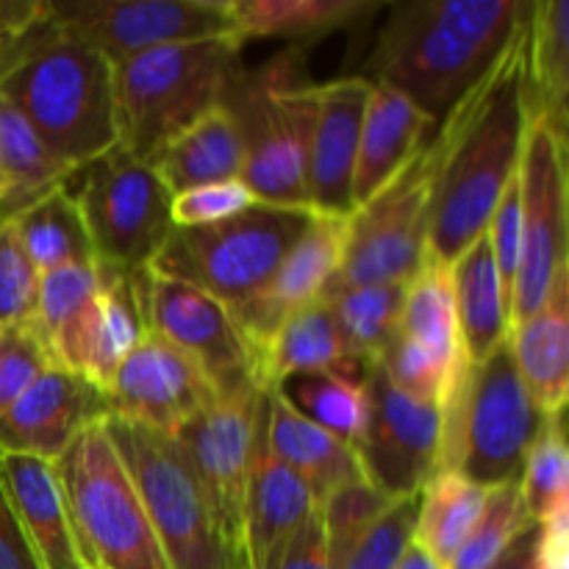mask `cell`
I'll use <instances>...</instances> for the list:
<instances>
[{
	"instance_id": "36",
	"label": "cell",
	"mask_w": 569,
	"mask_h": 569,
	"mask_svg": "<svg viewBox=\"0 0 569 569\" xmlns=\"http://www.w3.org/2000/svg\"><path fill=\"white\" fill-rule=\"evenodd\" d=\"M489 489L467 481L456 470H439L420 492L415 542L422 545L442 567L450 565L456 550L476 528Z\"/></svg>"
},
{
	"instance_id": "8",
	"label": "cell",
	"mask_w": 569,
	"mask_h": 569,
	"mask_svg": "<svg viewBox=\"0 0 569 569\" xmlns=\"http://www.w3.org/2000/svg\"><path fill=\"white\" fill-rule=\"evenodd\" d=\"M106 431L142 498L170 569H248L222 539L209 498L181 445L120 417H106Z\"/></svg>"
},
{
	"instance_id": "45",
	"label": "cell",
	"mask_w": 569,
	"mask_h": 569,
	"mask_svg": "<svg viewBox=\"0 0 569 569\" xmlns=\"http://www.w3.org/2000/svg\"><path fill=\"white\" fill-rule=\"evenodd\" d=\"M256 203V194L244 187L242 178L231 181L206 183V187L187 189L172 198V226L200 228L214 222L231 220Z\"/></svg>"
},
{
	"instance_id": "30",
	"label": "cell",
	"mask_w": 569,
	"mask_h": 569,
	"mask_svg": "<svg viewBox=\"0 0 569 569\" xmlns=\"http://www.w3.org/2000/svg\"><path fill=\"white\" fill-rule=\"evenodd\" d=\"M150 164L156 167L172 198L206 183L242 178L244 150L237 122L231 120L226 106H217L187 131L170 139Z\"/></svg>"
},
{
	"instance_id": "41",
	"label": "cell",
	"mask_w": 569,
	"mask_h": 569,
	"mask_svg": "<svg viewBox=\"0 0 569 569\" xmlns=\"http://www.w3.org/2000/svg\"><path fill=\"white\" fill-rule=\"evenodd\" d=\"M100 283H103V267L100 264H67L42 272L28 322L37 328L44 342H50V337L87 306V300L98 292Z\"/></svg>"
},
{
	"instance_id": "28",
	"label": "cell",
	"mask_w": 569,
	"mask_h": 569,
	"mask_svg": "<svg viewBox=\"0 0 569 569\" xmlns=\"http://www.w3.org/2000/svg\"><path fill=\"white\" fill-rule=\"evenodd\" d=\"M322 370L359 376L367 370L348 356L326 298L289 315L256 359V376L264 389H278L289 378Z\"/></svg>"
},
{
	"instance_id": "38",
	"label": "cell",
	"mask_w": 569,
	"mask_h": 569,
	"mask_svg": "<svg viewBox=\"0 0 569 569\" xmlns=\"http://www.w3.org/2000/svg\"><path fill=\"white\" fill-rule=\"evenodd\" d=\"M520 495L533 522L548 520L569 506V456L565 437V415L545 417L528 448L520 476Z\"/></svg>"
},
{
	"instance_id": "27",
	"label": "cell",
	"mask_w": 569,
	"mask_h": 569,
	"mask_svg": "<svg viewBox=\"0 0 569 569\" xmlns=\"http://www.w3.org/2000/svg\"><path fill=\"white\" fill-rule=\"evenodd\" d=\"M450 278H453L461 348L472 370L487 361L500 345L509 342L511 333V300L500 283L487 233H481L450 264Z\"/></svg>"
},
{
	"instance_id": "44",
	"label": "cell",
	"mask_w": 569,
	"mask_h": 569,
	"mask_svg": "<svg viewBox=\"0 0 569 569\" xmlns=\"http://www.w3.org/2000/svg\"><path fill=\"white\" fill-rule=\"evenodd\" d=\"M39 272L28 259L14 222L0 217V328L31 320Z\"/></svg>"
},
{
	"instance_id": "10",
	"label": "cell",
	"mask_w": 569,
	"mask_h": 569,
	"mask_svg": "<svg viewBox=\"0 0 569 569\" xmlns=\"http://www.w3.org/2000/svg\"><path fill=\"white\" fill-rule=\"evenodd\" d=\"M445 161L439 122L403 170L348 217L342 264L328 292L348 287L406 283L428 253L433 192ZM326 298V295H322Z\"/></svg>"
},
{
	"instance_id": "52",
	"label": "cell",
	"mask_w": 569,
	"mask_h": 569,
	"mask_svg": "<svg viewBox=\"0 0 569 569\" xmlns=\"http://www.w3.org/2000/svg\"><path fill=\"white\" fill-rule=\"evenodd\" d=\"M395 569H445V567L439 565V561L433 559V556L428 553L422 545L411 542V548L406 550L403 559L398 561V567H395Z\"/></svg>"
},
{
	"instance_id": "19",
	"label": "cell",
	"mask_w": 569,
	"mask_h": 569,
	"mask_svg": "<svg viewBox=\"0 0 569 569\" xmlns=\"http://www.w3.org/2000/svg\"><path fill=\"white\" fill-rule=\"evenodd\" d=\"M142 303L137 272H117L103 267V283L76 317L50 337L53 365L76 372L106 395L111 378L126 356L144 337Z\"/></svg>"
},
{
	"instance_id": "51",
	"label": "cell",
	"mask_w": 569,
	"mask_h": 569,
	"mask_svg": "<svg viewBox=\"0 0 569 569\" xmlns=\"http://www.w3.org/2000/svg\"><path fill=\"white\" fill-rule=\"evenodd\" d=\"M533 539H537V522L526 528L489 569H533Z\"/></svg>"
},
{
	"instance_id": "34",
	"label": "cell",
	"mask_w": 569,
	"mask_h": 569,
	"mask_svg": "<svg viewBox=\"0 0 569 569\" xmlns=\"http://www.w3.org/2000/svg\"><path fill=\"white\" fill-rule=\"evenodd\" d=\"M9 220L39 276L67 264H98L78 200L67 187L53 189Z\"/></svg>"
},
{
	"instance_id": "7",
	"label": "cell",
	"mask_w": 569,
	"mask_h": 569,
	"mask_svg": "<svg viewBox=\"0 0 569 569\" xmlns=\"http://www.w3.org/2000/svg\"><path fill=\"white\" fill-rule=\"evenodd\" d=\"M311 220L315 211L300 206L256 200L231 220L172 228L164 248L150 261V270L198 287L231 311L264 287Z\"/></svg>"
},
{
	"instance_id": "18",
	"label": "cell",
	"mask_w": 569,
	"mask_h": 569,
	"mask_svg": "<svg viewBox=\"0 0 569 569\" xmlns=\"http://www.w3.org/2000/svg\"><path fill=\"white\" fill-rule=\"evenodd\" d=\"M345 239H348V217L315 214L303 237L283 256L264 287L242 306L231 309L233 322L253 359H259L272 333L289 315L317 303L328 292L342 264Z\"/></svg>"
},
{
	"instance_id": "25",
	"label": "cell",
	"mask_w": 569,
	"mask_h": 569,
	"mask_svg": "<svg viewBox=\"0 0 569 569\" xmlns=\"http://www.w3.org/2000/svg\"><path fill=\"white\" fill-rule=\"evenodd\" d=\"M264 439L272 456H278L289 470L303 478L317 506L348 483L367 481L359 453L300 415L281 389H267Z\"/></svg>"
},
{
	"instance_id": "46",
	"label": "cell",
	"mask_w": 569,
	"mask_h": 569,
	"mask_svg": "<svg viewBox=\"0 0 569 569\" xmlns=\"http://www.w3.org/2000/svg\"><path fill=\"white\" fill-rule=\"evenodd\" d=\"M489 250H492L495 267H498L500 283H503V292L509 295L515 289V276L517 267H520V181H515L506 187L503 198L498 200L492 211V220H489L487 228Z\"/></svg>"
},
{
	"instance_id": "2",
	"label": "cell",
	"mask_w": 569,
	"mask_h": 569,
	"mask_svg": "<svg viewBox=\"0 0 569 569\" xmlns=\"http://www.w3.org/2000/svg\"><path fill=\"white\" fill-rule=\"evenodd\" d=\"M526 11L528 0H400L378 28L361 78L439 122L492 70Z\"/></svg>"
},
{
	"instance_id": "13",
	"label": "cell",
	"mask_w": 569,
	"mask_h": 569,
	"mask_svg": "<svg viewBox=\"0 0 569 569\" xmlns=\"http://www.w3.org/2000/svg\"><path fill=\"white\" fill-rule=\"evenodd\" d=\"M48 22L111 64L167 44L237 37L228 0H48Z\"/></svg>"
},
{
	"instance_id": "29",
	"label": "cell",
	"mask_w": 569,
	"mask_h": 569,
	"mask_svg": "<svg viewBox=\"0 0 569 569\" xmlns=\"http://www.w3.org/2000/svg\"><path fill=\"white\" fill-rule=\"evenodd\" d=\"M569 94V3L531 0L526 20V111L528 122L567 131Z\"/></svg>"
},
{
	"instance_id": "33",
	"label": "cell",
	"mask_w": 569,
	"mask_h": 569,
	"mask_svg": "<svg viewBox=\"0 0 569 569\" xmlns=\"http://www.w3.org/2000/svg\"><path fill=\"white\" fill-rule=\"evenodd\" d=\"M72 176L76 170L44 144L26 114L0 98V178L6 183L0 217L20 214L53 189L67 187Z\"/></svg>"
},
{
	"instance_id": "16",
	"label": "cell",
	"mask_w": 569,
	"mask_h": 569,
	"mask_svg": "<svg viewBox=\"0 0 569 569\" xmlns=\"http://www.w3.org/2000/svg\"><path fill=\"white\" fill-rule=\"evenodd\" d=\"M137 289L144 328L192 356L217 392L259 383L253 353L220 300L176 278L156 276L150 267L137 272Z\"/></svg>"
},
{
	"instance_id": "48",
	"label": "cell",
	"mask_w": 569,
	"mask_h": 569,
	"mask_svg": "<svg viewBox=\"0 0 569 569\" xmlns=\"http://www.w3.org/2000/svg\"><path fill=\"white\" fill-rule=\"evenodd\" d=\"M533 569H569V506L537 522Z\"/></svg>"
},
{
	"instance_id": "50",
	"label": "cell",
	"mask_w": 569,
	"mask_h": 569,
	"mask_svg": "<svg viewBox=\"0 0 569 569\" xmlns=\"http://www.w3.org/2000/svg\"><path fill=\"white\" fill-rule=\"evenodd\" d=\"M48 11V0H0V61L20 33L37 26Z\"/></svg>"
},
{
	"instance_id": "9",
	"label": "cell",
	"mask_w": 569,
	"mask_h": 569,
	"mask_svg": "<svg viewBox=\"0 0 569 569\" xmlns=\"http://www.w3.org/2000/svg\"><path fill=\"white\" fill-rule=\"evenodd\" d=\"M545 415L528 395L509 342L472 367L445 420L439 470H456L483 489L520 483L528 448Z\"/></svg>"
},
{
	"instance_id": "42",
	"label": "cell",
	"mask_w": 569,
	"mask_h": 569,
	"mask_svg": "<svg viewBox=\"0 0 569 569\" xmlns=\"http://www.w3.org/2000/svg\"><path fill=\"white\" fill-rule=\"evenodd\" d=\"M420 495L398 498L361 533L359 542L345 556L342 569H395L415 542Z\"/></svg>"
},
{
	"instance_id": "11",
	"label": "cell",
	"mask_w": 569,
	"mask_h": 569,
	"mask_svg": "<svg viewBox=\"0 0 569 569\" xmlns=\"http://www.w3.org/2000/svg\"><path fill=\"white\" fill-rule=\"evenodd\" d=\"M76 200L106 270L139 272L150 267L172 233V194L150 161L133 159L117 144L83 170Z\"/></svg>"
},
{
	"instance_id": "40",
	"label": "cell",
	"mask_w": 569,
	"mask_h": 569,
	"mask_svg": "<svg viewBox=\"0 0 569 569\" xmlns=\"http://www.w3.org/2000/svg\"><path fill=\"white\" fill-rule=\"evenodd\" d=\"M389 503H392L389 495L372 487L370 481H359L337 489L317 506L322 528H326V542L328 550H331L333 567L342 569L345 556L359 542L361 533L389 509Z\"/></svg>"
},
{
	"instance_id": "22",
	"label": "cell",
	"mask_w": 569,
	"mask_h": 569,
	"mask_svg": "<svg viewBox=\"0 0 569 569\" xmlns=\"http://www.w3.org/2000/svg\"><path fill=\"white\" fill-rule=\"evenodd\" d=\"M0 487L42 569H89L50 461L0 453Z\"/></svg>"
},
{
	"instance_id": "6",
	"label": "cell",
	"mask_w": 569,
	"mask_h": 569,
	"mask_svg": "<svg viewBox=\"0 0 569 569\" xmlns=\"http://www.w3.org/2000/svg\"><path fill=\"white\" fill-rule=\"evenodd\" d=\"M103 420L89 422L53 461L83 561L89 569H170Z\"/></svg>"
},
{
	"instance_id": "43",
	"label": "cell",
	"mask_w": 569,
	"mask_h": 569,
	"mask_svg": "<svg viewBox=\"0 0 569 569\" xmlns=\"http://www.w3.org/2000/svg\"><path fill=\"white\" fill-rule=\"evenodd\" d=\"M48 367H53V356L31 322L0 328V417Z\"/></svg>"
},
{
	"instance_id": "31",
	"label": "cell",
	"mask_w": 569,
	"mask_h": 569,
	"mask_svg": "<svg viewBox=\"0 0 569 569\" xmlns=\"http://www.w3.org/2000/svg\"><path fill=\"white\" fill-rule=\"evenodd\" d=\"M400 333L431 350L459 381H467L470 365L461 348L453 278L450 264L439 261L437 256L426 253L420 270L406 281Z\"/></svg>"
},
{
	"instance_id": "35",
	"label": "cell",
	"mask_w": 569,
	"mask_h": 569,
	"mask_svg": "<svg viewBox=\"0 0 569 569\" xmlns=\"http://www.w3.org/2000/svg\"><path fill=\"white\" fill-rule=\"evenodd\" d=\"M278 389L287 395V400L300 415L359 450L367 422H370V395H367L365 372L361 376L339 370L306 372V376L289 378Z\"/></svg>"
},
{
	"instance_id": "23",
	"label": "cell",
	"mask_w": 569,
	"mask_h": 569,
	"mask_svg": "<svg viewBox=\"0 0 569 569\" xmlns=\"http://www.w3.org/2000/svg\"><path fill=\"white\" fill-rule=\"evenodd\" d=\"M267 420V411H264ZM317 511V500L298 472L289 470L267 448L264 422L250 465L248 492H244V559L248 569H261L272 553Z\"/></svg>"
},
{
	"instance_id": "32",
	"label": "cell",
	"mask_w": 569,
	"mask_h": 569,
	"mask_svg": "<svg viewBox=\"0 0 569 569\" xmlns=\"http://www.w3.org/2000/svg\"><path fill=\"white\" fill-rule=\"evenodd\" d=\"M231 26L242 42L281 37L298 44L350 28L378 9L376 0H228Z\"/></svg>"
},
{
	"instance_id": "21",
	"label": "cell",
	"mask_w": 569,
	"mask_h": 569,
	"mask_svg": "<svg viewBox=\"0 0 569 569\" xmlns=\"http://www.w3.org/2000/svg\"><path fill=\"white\" fill-rule=\"evenodd\" d=\"M372 83L361 76L320 83L306 167V206L322 217L353 214V172Z\"/></svg>"
},
{
	"instance_id": "24",
	"label": "cell",
	"mask_w": 569,
	"mask_h": 569,
	"mask_svg": "<svg viewBox=\"0 0 569 569\" xmlns=\"http://www.w3.org/2000/svg\"><path fill=\"white\" fill-rule=\"evenodd\" d=\"M433 128L437 120L428 117L420 106L395 89L372 83L361 120L359 153H356L353 211L376 198L403 170L406 161L420 150Z\"/></svg>"
},
{
	"instance_id": "5",
	"label": "cell",
	"mask_w": 569,
	"mask_h": 569,
	"mask_svg": "<svg viewBox=\"0 0 569 569\" xmlns=\"http://www.w3.org/2000/svg\"><path fill=\"white\" fill-rule=\"evenodd\" d=\"M317 98L320 83L306 76L295 44L256 70L239 67L233 76L222 106L242 137V181L256 200L309 209L306 167Z\"/></svg>"
},
{
	"instance_id": "14",
	"label": "cell",
	"mask_w": 569,
	"mask_h": 569,
	"mask_svg": "<svg viewBox=\"0 0 569 569\" xmlns=\"http://www.w3.org/2000/svg\"><path fill=\"white\" fill-rule=\"evenodd\" d=\"M264 411L267 389L259 383H244L228 392H217L214 403L200 411L176 437L209 498L222 539L242 559L244 492H248L250 465L259 445Z\"/></svg>"
},
{
	"instance_id": "1",
	"label": "cell",
	"mask_w": 569,
	"mask_h": 569,
	"mask_svg": "<svg viewBox=\"0 0 569 569\" xmlns=\"http://www.w3.org/2000/svg\"><path fill=\"white\" fill-rule=\"evenodd\" d=\"M526 20L492 70L439 120L445 161L433 192L428 253L445 264L487 233L495 206L520 170L528 131Z\"/></svg>"
},
{
	"instance_id": "26",
	"label": "cell",
	"mask_w": 569,
	"mask_h": 569,
	"mask_svg": "<svg viewBox=\"0 0 569 569\" xmlns=\"http://www.w3.org/2000/svg\"><path fill=\"white\" fill-rule=\"evenodd\" d=\"M509 348L528 395L545 417L565 415L569 395V264L545 303L511 328Z\"/></svg>"
},
{
	"instance_id": "12",
	"label": "cell",
	"mask_w": 569,
	"mask_h": 569,
	"mask_svg": "<svg viewBox=\"0 0 569 569\" xmlns=\"http://www.w3.org/2000/svg\"><path fill=\"white\" fill-rule=\"evenodd\" d=\"M520 267L511 289V328L533 315L567 267V131L528 122L520 170Z\"/></svg>"
},
{
	"instance_id": "17",
	"label": "cell",
	"mask_w": 569,
	"mask_h": 569,
	"mask_svg": "<svg viewBox=\"0 0 569 569\" xmlns=\"http://www.w3.org/2000/svg\"><path fill=\"white\" fill-rule=\"evenodd\" d=\"M214 398L217 387L203 367L153 331H144L106 389L111 417L172 439Z\"/></svg>"
},
{
	"instance_id": "20",
	"label": "cell",
	"mask_w": 569,
	"mask_h": 569,
	"mask_svg": "<svg viewBox=\"0 0 569 569\" xmlns=\"http://www.w3.org/2000/svg\"><path fill=\"white\" fill-rule=\"evenodd\" d=\"M103 417H109L106 395L53 365L0 417V453L33 456L53 465L89 422Z\"/></svg>"
},
{
	"instance_id": "4",
	"label": "cell",
	"mask_w": 569,
	"mask_h": 569,
	"mask_svg": "<svg viewBox=\"0 0 569 569\" xmlns=\"http://www.w3.org/2000/svg\"><path fill=\"white\" fill-rule=\"evenodd\" d=\"M242 48L239 37H211L117 61L120 148L133 159L153 161L170 139L222 106L242 67Z\"/></svg>"
},
{
	"instance_id": "53",
	"label": "cell",
	"mask_w": 569,
	"mask_h": 569,
	"mask_svg": "<svg viewBox=\"0 0 569 569\" xmlns=\"http://www.w3.org/2000/svg\"><path fill=\"white\" fill-rule=\"evenodd\" d=\"M3 198H6V183L3 178H0V203H3Z\"/></svg>"
},
{
	"instance_id": "47",
	"label": "cell",
	"mask_w": 569,
	"mask_h": 569,
	"mask_svg": "<svg viewBox=\"0 0 569 569\" xmlns=\"http://www.w3.org/2000/svg\"><path fill=\"white\" fill-rule=\"evenodd\" d=\"M261 569H337L326 542L320 509L267 559Z\"/></svg>"
},
{
	"instance_id": "49",
	"label": "cell",
	"mask_w": 569,
	"mask_h": 569,
	"mask_svg": "<svg viewBox=\"0 0 569 569\" xmlns=\"http://www.w3.org/2000/svg\"><path fill=\"white\" fill-rule=\"evenodd\" d=\"M0 569H42L11 515L3 487H0Z\"/></svg>"
},
{
	"instance_id": "37",
	"label": "cell",
	"mask_w": 569,
	"mask_h": 569,
	"mask_svg": "<svg viewBox=\"0 0 569 569\" xmlns=\"http://www.w3.org/2000/svg\"><path fill=\"white\" fill-rule=\"evenodd\" d=\"M403 292L406 283H378V287H348L326 292L345 348L356 365H376L400 333Z\"/></svg>"
},
{
	"instance_id": "39",
	"label": "cell",
	"mask_w": 569,
	"mask_h": 569,
	"mask_svg": "<svg viewBox=\"0 0 569 569\" xmlns=\"http://www.w3.org/2000/svg\"><path fill=\"white\" fill-rule=\"evenodd\" d=\"M531 526L533 520L522 503L520 487L517 483L492 487L487 492V506H483L476 528L445 569H489Z\"/></svg>"
},
{
	"instance_id": "3",
	"label": "cell",
	"mask_w": 569,
	"mask_h": 569,
	"mask_svg": "<svg viewBox=\"0 0 569 569\" xmlns=\"http://www.w3.org/2000/svg\"><path fill=\"white\" fill-rule=\"evenodd\" d=\"M0 98L17 106L76 172L120 144L114 64L50 26L48 11L6 50Z\"/></svg>"
},
{
	"instance_id": "15",
	"label": "cell",
	"mask_w": 569,
	"mask_h": 569,
	"mask_svg": "<svg viewBox=\"0 0 569 569\" xmlns=\"http://www.w3.org/2000/svg\"><path fill=\"white\" fill-rule=\"evenodd\" d=\"M370 422L359 445L367 481L392 500L420 495L439 472L445 417L439 406L400 392L381 365H367Z\"/></svg>"
}]
</instances>
